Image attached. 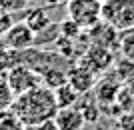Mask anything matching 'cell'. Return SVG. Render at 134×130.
Segmentation results:
<instances>
[{
    "label": "cell",
    "instance_id": "obj_19",
    "mask_svg": "<svg viewBox=\"0 0 134 130\" xmlns=\"http://www.w3.org/2000/svg\"><path fill=\"white\" fill-rule=\"evenodd\" d=\"M22 122L16 118V116H6V118L0 120V130H22Z\"/></svg>",
    "mask_w": 134,
    "mask_h": 130
},
{
    "label": "cell",
    "instance_id": "obj_15",
    "mask_svg": "<svg viewBox=\"0 0 134 130\" xmlns=\"http://www.w3.org/2000/svg\"><path fill=\"white\" fill-rule=\"evenodd\" d=\"M112 66H114V76H116L120 82L134 78V60L122 58V60H118V62L112 64Z\"/></svg>",
    "mask_w": 134,
    "mask_h": 130
},
{
    "label": "cell",
    "instance_id": "obj_11",
    "mask_svg": "<svg viewBox=\"0 0 134 130\" xmlns=\"http://www.w3.org/2000/svg\"><path fill=\"white\" fill-rule=\"evenodd\" d=\"M22 22L36 34V32H40L42 28H46L52 20H50V16H48L46 8H32V10L26 12V18H24Z\"/></svg>",
    "mask_w": 134,
    "mask_h": 130
},
{
    "label": "cell",
    "instance_id": "obj_13",
    "mask_svg": "<svg viewBox=\"0 0 134 130\" xmlns=\"http://www.w3.org/2000/svg\"><path fill=\"white\" fill-rule=\"evenodd\" d=\"M40 80L46 84V88L54 90V88H58L60 84L66 82V72H62L60 68H48L44 72H40Z\"/></svg>",
    "mask_w": 134,
    "mask_h": 130
},
{
    "label": "cell",
    "instance_id": "obj_14",
    "mask_svg": "<svg viewBox=\"0 0 134 130\" xmlns=\"http://www.w3.org/2000/svg\"><path fill=\"white\" fill-rule=\"evenodd\" d=\"M118 48L122 50L124 58L134 60V28L120 32V36H118Z\"/></svg>",
    "mask_w": 134,
    "mask_h": 130
},
{
    "label": "cell",
    "instance_id": "obj_7",
    "mask_svg": "<svg viewBox=\"0 0 134 130\" xmlns=\"http://www.w3.org/2000/svg\"><path fill=\"white\" fill-rule=\"evenodd\" d=\"M66 82L82 96V94H88V92L94 90L96 74L92 72V70H88L86 66L78 64V66H72L66 72Z\"/></svg>",
    "mask_w": 134,
    "mask_h": 130
},
{
    "label": "cell",
    "instance_id": "obj_12",
    "mask_svg": "<svg viewBox=\"0 0 134 130\" xmlns=\"http://www.w3.org/2000/svg\"><path fill=\"white\" fill-rule=\"evenodd\" d=\"M114 106L124 114H134V88L132 86H122L118 92Z\"/></svg>",
    "mask_w": 134,
    "mask_h": 130
},
{
    "label": "cell",
    "instance_id": "obj_9",
    "mask_svg": "<svg viewBox=\"0 0 134 130\" xmlns=\"http://www.w3.org/2000/svg\"><path fill=\"white\" fill-rule=\"evenodd\" d=\"M122 88V82L112 74V78H102V80H96L94 84V96H96V102L100 104H114L118 92Z\"/></svg>",
    "mask_w": 134,
    "mask_h": 130
},
{
    "label": "cell",
    "instance_id": "obj_3",
    "mask_svg": "<svg viewBox=\"0 0 134 130\" xmlns=\"http://www.w3.org/2000/svg\"><path fill=\"white\" fill-rule=\"evenodd\" d=\"M100 10H102L100 0H68L66 2L68 18L74 20L82 30H88L100 22Z\"/></svg>",
    "mask_w": 134,
    "mask_h": 130
},
{
    "label": "cell",
    "instance_id": "obj_5",
    "mask_svg": "<svg viewBox=\"0 0 134 130\" xmlns=\"http://www.w3.org/2000/svg\"><path fill=\"white\" fill-rule=\"evenodd\" d=\"M112 62H114V56H112L110 48H104V46H96V44H90L86 50H84L82 58H80V64L86 66L88 70L98 76V74H104L110 70Z\"/></svg>",
    "mask_w": 134,
    "mask_h": 130
},
{
    "label": "cell",
    "instance_id": "obj_2",
    "mask_svg": "<svg viewBox=\"0 0 134 130\" xmlns=\"http://www.w3.org/2000/svg\"><path fill=\"white\" fill-rule=\"evenodd\" d=\"M100 20L122 32L134 28V0H106L102 2Z\"/></svg>",
    "mask_w": 134,
    "mask_h": 130
},
{
    "label": "cell",
    "instance_id": "obj_16",
    "mask_svg": "<svg viewBox=\"0 0 134 130\" xmlns=\"http://www.w3.org/2000/svg\"><path fill=\"white\" fill-rule=\"evenodd\" d=\"M58 24H60V36H64V38L78 40V36L84 34V30L80 28L74 20H70V18H66V20H62V22H58Z\"/></svg>",
    "mask_w": 134,
    "mask_h": 130
},
{
    "label": "cell",
    "instance_id": "obj_4",
    "mask_svg": "<svg viewBox=\"0 0 134 130\" xmlns=\"http://www.w3.org/2000/svg\"><path fill=\"white\" fill-rule=\"evenodd\" d=\"M4 80H6V84H8V88L12 90L14 96H20V94H24V92H28V90H32V88L42 84L40 74L34 68L26 66V64H14V66H10L6 76H4Z\"/></svg>",
    "mask_w": 134,
    "mask_h": 130
},
{
    "label": "cell",
    "instance_id": "obj_18",
    "mask_svg": "<svg viewBox=\"0 0 134 130\" xmlns=\"http://www.w3.org/2000/svg\"><path fill=\"white\" fill-rule=\"evenodd\" d=\"M12 100H14V94L12 90L8 88L4 78H0V110H4V108H10L12 106Z\"/></svg>",
    "mask_w": 134,
    "mask_h": 130
},
{
    "label": "cell",
    "instance_id": "obj_6",
    "mask_svg": "<svg viewBox=\"0 0 134 130\" xmlns=\"http://www.w3.org/2000/svg\"><path fill=\"white\" fill-rule=\"evenodd\" d=\"M2 42H4V46L8 50L22 52L26 48H32L34 46V32L24 22H14L8 28V32L2 36Z\"/></svg>",
    "mask_w": 134,
    "mask_h": 130
},
{
    "label": "cell",
    "instance_id": "obj_8",
    "mask_svg": "<svg viewBox=\"0 0 134 130\" xmlns=\"http://www.w3.org/2000/svg\"><path fill=\"white\" fill-rule=\"evenodd\" d=\"M52 122H54L56 130H82L84 124H86L80 108H76V106L60 108V110L54 114Z\"/></svg>",
    "mask_w": 134,
    "mask_h": 130
},
{
    "label": "cell",
    "instance_id": "obj_21",
    "mask_svg": "<svg viewBox=\"0 0 134 130\" xmlns=\"http://www.w3.org/2000/svg\"><path fill=\"white\" fill-rule=\"evenodd\" d=\"M100 2H106V0H100Z\"/></svg>",
    "mask_w": 134,
    "mask_h": 130
},
{
    "label": "cell",
    "instance_id": "obj_10",
    "mask_svg": "<svg viewBox=\"0 0 134 130\" xmlns=\"http://www.w3.org/2000/svg\"><path fill=\"white\" fill-rule=\"evenodd\" d=\"M54 100H56V106H58V110L60 108H70V106H76V102L80 100V94L76 90H74L72 86L68 84V82H64V84H60L58 88H54Z\"/></svg>",
    "mask_w": 134,
    "mask_h": 130
},
{
    "label": "cell",
    "instance_id": "obj_1",
    "mask_svg": "<svg viewBox=\"0 0 134 130\" xmlns=\"http://www.w3.org/2000/svg\"><path fill=\"white\" fill-rule=\"evenodd\" d=\"M10 108L14 112V116L22 122L24 128L48 122L58 112V106H56V100H54V92L42 84L32 88V90H28V92H24V94H20V96H14Z\"/></svg>",
    "mask_w": 134,
    "mask_h": 130
},
{
    "label": "cell",
    "instance_id": "obj_20",
    "mask_svg": "<svg viewBox=\"0 0 134 130\" xmlns=\"http://www.w3.org/2000/svg\"><path fill=\"white\" fill-rule=\"evenodd\" d=\"M12 24H14V20H12V14H10V12L0 10V36H4Z\"/></svg>",
    "mask_w": 134,
    "mask_h": 130
},
{
    "label": "cell",
    "instance_id": "obj_17",
    "mask_svg": "<svg viewBox=\"0 0 134 130\" xmlns=\"http://www.w3.org/2000/svg\"><path fill=\"white\" fill-rule=\"evenodd\" d=\"M26 6H28V0H0V10L10 12V14L26 10Z\"/></svg>",
    "mask_w": 134,
    "mask_h": 130
}]
</instances>
